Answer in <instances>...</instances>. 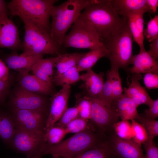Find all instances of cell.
Here are the masks:
<instances>
[{
  "mask_svg": "<svg viewBox=\"0 0 158 158\" xmlns=\"http://www.w3.org/2000/svg\"><path fill=\"white\" fill-rule=\"evenodd\" d=\"M75 106L78 108L79 116L89 120L90 118L91 102L88 96L76 95Z\"/></svg>",
  "mask_w": 158,
  "mask_h": 158,
  "instance_id": "1f68e13d",
  "label": "cell"
},
{
  "mask_svg": "<svg viewBox=\"0 0 158 158\" xmlns=\"http://www.w3.org/2000/svg\"><path fill=\"white\" fill-rule=\"evenodd\" d=\"M89 97L91 102L90 127L105 136L106 133H111L114 125L118 121V114L112 106L106 104L98 97Z\"/></svg>",
  "mask_w": 158,
  "mask_h": 158,
  "instance_id": "ba28073f",
  "label": "cell"
},
{
  "mask_svg": "<svg viewBox=\"0 0 158 158\" xmlns=\"http://www.w3.org/2000/svg\"><path fill=\"white\" fill-rule=\"evenodd\" d=\"M100 40L106 49L105 57L109 60L111 67L127 69L133 56V39L127 20L116 32Z\"/></svg>",
  "mask_w": 158,
  "mask_h": 158,
  "instance_id": "5b68a950",
  "label": "cell"
},
{
  "mask_svg": "<svg viewBox=\"0 0 158 158\" xmlns=\"http://www.w3.org/2000/svg\"><path fill=\"white\" fill-rule=\"evenodd\" d=\"M18 80L20 87L36 94L48 95L52 90V86L29 72H19Z\"/></svg>",
  "mask_w": 158,
  "mask_h": 158,
  "instance_id": "e0dca14e",
  "label": "cell"
},
{
  "mask_svg": "<svg viewBox=\"0 0 158 158\" xmlns=\"http://www.w3.org/2000/svg\"><path fill=\"white\" fill-rule=\"evenodd\" d=\"M90 126L89 120L78 116L69 123L64 128L67 134L72 133L75 134L85 130Z\"/></svg>",
  "mask_w": 158,
  "mask_h": 158,
  "instance_id": "d590c367",
  "label": "cell"
},
{
  "mask_svg": "<svg viewBox=\"0 0 158 158\" xmlns=\"http://www.w3.org/2000/svg\"><path fill=\"white\" fill-rule=\"evenodd\" d=\"M90 1L68 0L59 5L53 6L51 11L52 22L50 36L56 45L63 46V40L67 31Z\"/></svg>",
  "mask_w": 158,
  "mask_h": 158,
  "instance_id": "277c9868",
  "label": "cell"
},
{
  "mask_svg": "<svg viewBox=\"0 0 158 158\" xmlns=\"http://www.w3.org/2000/svg\"><path fill=\"white\" fill-rule=\"evenodd\" d=\"M132 133V140L138 144L141 145L148 139L147 132L144 126L135 119L131 120Z\"/></svg>",
  "mask_w": 158,
  "mask_h": 158,
  "instance_id": "836d02e7",
  "label": "cell"
},
{
  "mask_svg": "<svg viewBox=\"0 0 158 158\" xmlns=\"http://www.w3.org/2000/svg\"><path fill=\"white\" fill-rule=\"evenodd\" d=\"M148 107L149 108L145 110L143 115L149 119L155 120L158 116V99L153 100Z\"/></svg>",
  "mask_w": 158,
  "mask_h": 158,
  "instance_id": "60d3db41",
  "label": "cell"
},
{
  "mask_svg": "<svg viewBox=\"0 0 158 158\" xmlns=\"http://www.w3.org/2000/svg\"><path fill=\"white\" fill-rule=\"evenodd\" d=\"M33 158H40V157H34Z\"/></svg>",
  "mask_w": 158,
  "mask_h": 158,
  "instance_id": "c3c4849f",
  "label": "cell"
},
{
  "mask_svg": "<svg viewBox=\"0 0 158 158\" xmlns=\"http://www.w3.org/2000/svg\"><path fill=\"white\" fill-rule=\"evenodd\" d=\"M62 46L65 48L90 50L105 48L94 28L80 16L73 24L70 32L64 36Z\"/></svg>",
  "mask_w": 158,
  "mask_h": 158,
  "instance_id": "52a82bcc",
  "label": "cell"
},
{
  "mask_svg": "<svg viewBox=\"0 0 158 158\" xmlns=\"http://www.w3.org/2000/svg\"><path fill=\"white\" fill-rule=\"evenodd\" d=\"M107 78L101 93L98 97L106 104L112 106L114 102L111 85L109 77L107 75Z\"/></svg>",
  "mask_w": 158,
  "mask_h": 158,
  "instance_id": "74e56055",
  "label": "cell"
},
{
  "mask_svg": "<svg viewBox=\"0 0 158 158\" xmlns=\"http://www.w3.org/2000/svg\"><path fill=\"white\" fill-rule=\"evenodd\" d=\"M55 57L42 58L34 65L30 71L33 75L52 86L54 68L55 67Z\"/></svg>",
  "mask_w": 158,
  "mask_h": 158,
  "instance_id": "ffe728a7",
  "label": "cell"
},
{
  "mask_svg": "<svg viewBox=\"0 0 158 158\" xmlns=\"http://www.w3.org/2000/svg\"><path fill=\"white\" fill-rule=\"evenodd\" d=\"M147 11H138L128 14L126 18L133 40L139 46L140 50L145 49L144 45L143 16Z\"/></svg>",
  "mask_w": 158,
  "mask_h": 158,
  "instance_id": "d6986e66",
  "label": "cell"
},
{
  "mask_svg": "<svg viewBox=\"0 0 158 158\" xmlns=\"http://www.w3.org/2000/svg\"><path fill=\"white\" fill-rule=\"evenodd\" d=\"M57 0H13L7 5L12 16H17L42 29L49 35V18Z\"/></svg>",
  "mask_w": 158,
  "mask_h": 158,
  "instance_id": "3957f363",
  "label": "cell"
},
{
  "mask_svg": "<svg viewBox=\"0 0 158 158\" xmlns=\"http://www.w3.org/2000/svg\"><path fill=\"white\" fill-rule=\"evenodd\" d=\"M43 56V55L40 54L27 55L14 53L8 56L5 61L8 68L19 72H29L34 65Z\"/></svg>",
  "mask_w": 158,
  "mask_h": 158,
  "instance_id": "ac0fdd59",
  "label": "cell"
},
{
  "mask_svg": "<svg viewBox=\"0 0 158 158\" xmlns=\"http://www.w3.org/2000/svg\"><path fill=\"white\" fill-rule=\"evenodd\" d=\"M131 74V75L128 76L130 81L128 83V87L124 88V93L132 99L137 107L143 104L149 106L153 99L139 82L142 78L141 74Z\"/></svg>",
  "mask_w": 158,
  "mask_h": 158,
  "instance_id": "9a60e30c",
  "label": "cell"
},
{
  "mask_svg": "<svg viewBox=\"0 0 158 158\" xmlns=\"http://www.w3.org/2000/svg\"><path fill=\"white\" fill-rule=\"evenodd\" d=\"M105 48L90 50L84 53L78 62L76 66L79 72L92 69L97 62L101 58L105 56Z\"/></svg>",
  "mask_w": 158,
  "mask_h": 158,
  "instance_id": "484cf974",
  "label": "cell"
},
{
  "mask_svg": "<svg viewBox=\"0 0 158 158\" xmlns=\"http://www.w3.org/2000/svg\"><path fill=\"white\" fill-rule=\"evenodd\" d=\"M52 158H63L58 155H52Z\"/></svg>",
  "mask_w": 158,
  "mask_h": 158,
  "instance_id": "7dc6e473",
  "label": "cell"
},
{
  "mask_svg": "<svg viewBox=\"0 0 158 158\" xmlns=\"http://www.w3.org/2000/svg\"><path fill=\"white\" fill-rule=\"evenodd\" d=\"M9 80V68L0 59V80Z\"/></svg>",
  "mask_w": 158,
  "mask_h": 158,
  "instance_id": "ee69618b",
  "label": "cell"
},
{
  "mask_svg": "<svg viewBox=\"0 0 158 158\" xmlns=\"http://www.w3.org/2000/svg\"><path fill=\"white\" fill-rule=\"evenodd\" d=\"M78 116V111L75 106L68 108L54 125L64 128L69 123Z\"/></svg>",
  "mask_w": 158,
  "mask_h": 158,
  "instance_id": "8d00e7d4",
  "label": "cell"
},
{
  "mask_svg": "<svg viewBox=\"0 0 158 158\" xmlns=\"http://www.w3.org/2000/svg\"></svg>",
  "mask_w": 158,
  "mask_h": 158,
  "instance_id": "681fc988",
  "label": "cell"
},
{
  "mask_svg": "<svg viewBox=\"0 0 158 158\" xmlns=\"http://www.w3.org/2000/svg\"><path fill=\"white\" fill-rule=\"evenodd\" d=\"M112 152L119 158H144L141 145L132 139L120 138L115 133H111L107 139Z\"/></svg>",
  "mask_w": 158,
  "mask_h": 158,
  "instance_id": "7c38bea8",
  "label": "cell"
},
{
  "mask_svg": "<svg viewBox=\"0 0 158 158\" xmlns=\"http://www.w3.org/2000/svg\"><path fill=\"white\" fill-rule=\"evenodd\" d=\"M24 23L25 35L22 48L23 54L27 55L54 54L61 53L63 47L56 45L50 35L44 31L29 22Z\"/></svg>",
  "mask_w": 158,
  "mask_h": 158,
  "instance_id": "8992f818",
  "label": "cell"
},
{
  "mask_svg": "<svg viewBox=\"0 0 158 158\" xmlns=\"http://www.w3.org/2000/svg\"><path fill=\"white\" fill-rule=\"evenodd\" d=\"M107 140L106 136L90 126L59 143L52 145L46 144L43 155L50 154L63 158H72L88 150L102 145Z\"/></svg>",
  "mask_w": 158,
  "mask_h": 158,
  "instance_id": "7a4b0ae2",
  "label": "cell"
},
{
  "mask_svg": "<svg viewBox=\"0 0 158 158\" xmlns=\"http://www.w3.org/2000/svg\"><path fill=\"white\" fill-rule=\"evenodd\" d=\"M147 52L150 56L157 60L158 58V37L151 42L149 49Z\"/></svg>",
  "mask_w": 158,
  "mask_h": 158,
  "instance_id": "7bdbcfd3",
  "label": "cell"
},
{
  "mask_svg": "<svg viewBox=\"0 0 158 158\" xmlns=\"http://www.w3.org/2000/svg\"><path fill=\"white\" fill-rule=\"evenodd\" d=\"M9 80H0V105L4 102L9 87Z\"/></svg>",
  "mask_w": 158,
  "mask_h": 158,
  "instance_id": "b9f144b4",
  "label": "cell"
},
{
  "mask_svg": "<svg viewBox=\"0 0 158 158\" xmlns=\"http://www.w3.org/2000/svg\"><path fill=\"white\" fill-rule=\"evenodd\" d=\"M131 64L127 71L132 73L141 74L152 73L158 74V62L150 56L145 49L140 50L138 54L133 55Z\"/></svg>",
  "mask_w": 158,
  "mask_h": 158,
  "instance_id": "2e32d148",
  "label": "cell"
},
{
  "mask_svg": "<svg viewBox=\"0 0 158 158\" xmlns=\"http://www.w3.org/2000/svg\"><path fill=\"white\" fill-rule=\"evenodd\" d=\"M17 27L10 19L7 12L0 16V48L16 50L22 48Z\"/></svg>",
  "mask_w": 158,
  "mask_h": 158,
  "instance_id": "5bb4252c",
  "label": "cell"
},
{
  "mask_svg": "<svg viewBox=\"0 0 158 158\" xmlns=\"http://www.w3.org/2000/svg\"><path fill=\"white\" fill-rule=\"evenodd\" d=\"M146 4L149 12L155 13L158 6V0H146Z\"/></svg>",
  "mask_w": 158,
  "mask_h": 158,
  "instance_id": "f6af8a7d",
  "label": "cell"
},
{
  "mask_svg": "<svg viewBox=\"0 0 158 158\" xmlns=\"http://www.w3.org/2000/svg\"><path fill=\"white\" fill-rule=\"evenodd\" d=\"M79 72L76 66L57 75L54 77L53 83L56 85H70L80 80Z\"/></svg>",
  "mask_w": 158,
  "mask_h": 158,
  "instance_id": "83f0119b",
  "label": "cell"
},
{
  "mask_svg": "<svg viewBox=\"0 0 158 158\" xmlns=\"http://www.w3.org/2000/svg\"><path fill=\"white\" fill-rule=\"evenodd\" d=\"M16 126L30 131L44 133L47 114L35 111L11 109Z\"/></svg>",
  "mask_w": 158,
  "mask_h": 158,
  "instance_id": "8fae6325",
  "label": "cell"
},
{
  "mask_svg": "<svg viewBox=\"0 0 158 158\" xmlns=\"http://www.w3.org/2000/svg\"><path fill=\"white\" fill-rule=\"evenodd\" d=\"M118 69L111 67L110 69L107 72V75L109 77L111 83L114 102L123 94L121 79L119 75Z\"/></svg>",
  "mask_w": 158,
  "mask_h": 158,
  "instance_id": "f546056e",
  "label": "cell"
},
{
  "mask_svg": "<svg viewBox=\"0 0 158 158\" xmlns=\"http://www.w3.org/2000/svg\"><path fill=\"white\" fill-rule=\"evenodd\" d=\"M67 134L64 128L54 125L44 131V138L46 144L52 145L59 143Z\"/></svg>",
  "mask_w": 158,
  "mask_h": 158,
  "instance_id": "f1b7e54d",
  "label": "cell"
},
{
  "mask_svg": "<svg viewBox=\"0 0 158 158\" xmlns=\"http://www.w3.org/2000/svg\"><path fill=\"white\" fill-rule=\"evenodd\" d=\"M107 141L102 145L88 150L72 158H115Z\"/></svg>",
  "mask_w": 158,
  "mask_h": 158,
  "instance_id": "4316f807",
  "label": "cell"
},
{
  "mask_svg": "<svg viewBox=\"0 0 158 158\" xmlns=\"http://www.w3.org/2000/svg\"><path fill=\"white\" fill-rule=\"evenodd\" d=\"M104 73H97L92 69L80 75V79L84 83L85 88L90 97H98L100 94L104 83Z\"/></svg>",
  "mask_w": 158,
  "mask_h": 158,
  "instance_id": "7402d4cb",
  "label": "cell"
},
{
  "mask_svg": "<svg viewBox=\"0 0 158 158\" xmlns=\"http://www.w3.org/2000/svg\"><path fill=\"white\" fill-rule=\"evenodd\" d=\"M113 8L119 16L126 17L130 13L140 10L149 12L146 0H109Z\"/></svg>",
  "mask_w": 158,
  "mask_h": 158,
  "instance_id": "44dd1931",
  "label": "cell"
},
{
  "mask_svg": "<svg viewBox=\"0 0 158 158\" xmlns=\"http://www.w3.org/2000/svg\"><path fill=\"white\" fill-rule=\"evenodd\" d=\"M46 144L44 133L30 131L16 126L11 147L26 155L28 158L40 157L43 155Z\"/></svg>",
  "mask_w": 158,
  "mask_h": 158,
  "instance_id": "9c48e42d",
  "label": "cell"
},
{
  "mask_svg": "<svg viewBox=\"0 0 158 158\" xmlns=\"http://www.w3.org/2000/svg\"><path fill=\"white\" fill-rule=\"evenodd\" d=\"M15 128L11 114L0 111V138L8 146H11Z\"/></svg>",
  "mask_w": 158,
  "mask_h": 158,
  "instance_id": "cb8c5ba5",
  "label": "cell"
},
{
  "mask_svg": "<svg viewBox=\"0 0 158 158\" xmlns=\"http://www.w3.org/2000/svg\"><path fill=\"white\" fill-rule=\"evenodd\" d=\"M143 80L144 84L148 89L158 88V74L147 73L144 75Z\"/></svg>",
  "mask_w": 158,
  "mask_h": 158,
  "instance_id": "ab89813d",
  "label": "cell"
},
{
  "mask_svg": "<svg viewBox=\"0 0 158 158\" xmlns=\"http://www.w3.org/2000/svg\"><path fill=\"white\" fill-rule=\"evenodd\" d=\"M143 35L149 42L158 37V15L155 16L148 22L147 28L144 29Z\"/></svg>",
  "mask_w": 158,
  "mask_h": 158,
  "instance_id": "e575fe53",
  "label": "cell"
},
{
  "mask_svg": "<svg viewBox=\"0 0 158 158\" xmlns=\"http://www.w3.org/2000/svg\"><path fill=\"white\" fill-rule=\"evenodd\" d=\"M70 93V85H64L60 90L53 95L50 103L44 131L56 123L68 108Z\"/></svg>",
  "mask_w": 158,
  "mask_h": 158,
  "instance_id": "4fadbf2b",
  "label": "cell"
},
{
  "mask_svg": "<svg viewBox=\"0 0 158 158\" xmlns=\"http://www.w3.org/2000/svg\"><path fill=\"white\" fill-rule=\"evenodd\" d=\"M144 144L146 151L144 158H158V148L154 144L153 139H147Z\"/></svg>",
  "mask_w": 158,
  "mask_h": 158,
  "instance_id": "f35d334b",
  "label": "cell"
},
{
  "mask_svg": "<svg viewBox=\"0 0 158 158\" xmlns=\"http://www.w3.org/2000/svg\"><path fill=\"white\" fill-rule=\"evenodd\" d=\"M84 53L58 54L55 57V67L56 68L55 75L61 74L69 69L76 66Z\"/></svg>",
  "mask_w": 158,
  "mask_h": 158,
  "instance_id": "d4e9b609",
  "label": "cell"
},
{
  "mask_svg": "<svg viewBox=\"0 0 158 158\" xmlns=\"http://www.w3.org/2000/svg\"><path fill=\"white\" fill-rule=\"evenodd\" d=\"M7 5L4 1L0 0V16L4 13L7 12Z\"/></svg>",
  "mask_w": 158,
  "mask_h": 158,
  "instance_id": "bcb514c9",
  "label": "cell"
},
{
  "mask_svg": "<svg viewBox=\"0 0 158 158\" xmlns=\"http://www.w3.org/2000/svg\"><path fill=\"white\" fill-rule=\"evenodd\" d=\"M135 119L144 127L147 132L148 139H153L158 136V121L149 119L138 114Z\"/></svg>",
  "mask_w": 158,
  "mask_h": 158,
  "instance_id": "4dcf8cb0",
  "label": "cell"
},
{
  "mask_svg": "<svg viewBox=\"0 0 158 158\" xmlns=\"http://www.w3.org/2000/svg\"><path fill=\"white\" fill-rule=\"evenodd\" d=\"M116 135L120 138L125 140L132 138L131 123L128 120H122L118 121L114 126Z\"/></svg>",
  "mask_w": 158,
  "mask_h": 158,
  "instance_id": "d6a6232c",
  "label": "cell"
},
{
  "mask_svg": "<svg viewBox=\"0 0 158 158\" xmlns=\"http://www.w3.org/2000/svg\"><path fill=\"white\" fill-rule=\"evenodd\" d=\"M50 103L42 96L20 87L14 91L9 101L11 109L35 111L48 115Z\"/></svg>",
  "mask_w": 158,
  "mask_h": 158,
  "instance_id": "30bf717a",
  "label": "cell"
},
{
  "mask_svg": "<svg viewBox=\"0 0 158 158\" xmlns=\"http://www.w3.org/2000/svg\"><path fill=\"white\" fill-rule=\"evenodd\" d=\"M84 9L79 16L92 26L100 39L116 32L126 21L114 11L109 0H91Z\"/></svg>",
  "mask_w": 158,
  "mask_h": 158,
  "instance_id": "6da1fadb",
  "label": "cell"
},
{
  "mask_svg": "<svg viewBox=\"0 0 158 158\" xmlns=\"http://www.w3.org/2000/svg\"><path fill=\"white\" fill-rule=\"evenodd\" d=\"M112 106L122 120L135 119L138 114L137 106L132 99L125 93L114 101Z\"/></svg>",
  "mask_w": 158,
  "mask_h": 158,
  "instance_id": "603a6c76",
  "label": "cell"
}]
</instances>
